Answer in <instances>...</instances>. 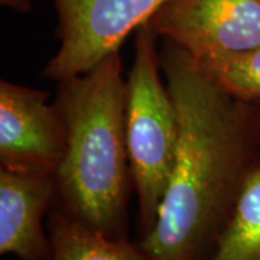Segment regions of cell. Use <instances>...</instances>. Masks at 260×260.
Masks as SVG:
<instances>
[{
  "label": "cell",
  "instance_id": "obj_3",
  "mask_svg": "<svg viewBox=\"0 0 260 260\" xmlns=\"http://www.w3.org/2000/svg\"><path fill=\"white\" fill-rule=\"evenodd\" d=\"M158 38L148 23L136 30L133 65L126 78V138L142 236L156 221L179 142L177 104L162 80Z\"/></svg>",
  "mask_w": 260,
  "mask_h": 260
},
{
  "label": "cell",
  "instance_id": "obj_11",
  "mask_svg": "<svg viewBox=\"0 0 260 260\" xmlns=\"http://www.w3.org/2000/svg\"><path fill=\"white\" fill-rule=\"evenodd\" d=\"M0 3L18 13H28L32 10V0H0Z\"/></svg>",
  "mask_w": 260,
  "mask_h": 260
},
{
  "label": "cell",
  "instance_id": "obj_1",
  "mask_svg": "<svg viewBox=\"0 0 260 260\" xmlns=\"http://www.w3.org/2000/svg\"><path fill=\"white\" fill-rule=\"evenodd\" d=\"M162 73L179 142L156 221L139 244L152 260H207L260 152L250 106L223 91L198 59L162 39Z\"/></svg>",
  "mask_w": 260,
  "mask_h": 260
},
{
  "label": "cell",
  "instance_id": "obj_12",
  "mask_svg": "<svg viewBox=\"0 0 260 260\" xmlns=\"http://www.w3.org/2000/svg\"><path fill=\"white\" fill-rule=\"evenodd\" d=\"M251 110V120H253V126H254V132L260 143V103L256 104H249Z\"/></svg>",
  "mask_w": 260,
  "mask_h": 260
},
{
  "label": "cell",
  "instance_id": "obj_5",
  "mask_svg": "<svg viewBox=\"0 0 260 260\" xmlns=\"http://www.w3.org/2000/svg\"><path fill=\"white\" fill-rule=\"evenodd\" d=\"M148 25L198 61L260 47V0H169Z\"/></svg>",
  "mask_w": 260,
  "mask_h": 260
},
{
  "label": "cell",
  "instance_id": "obj_9",
  "mask_svg": "<svg viewBox=\"0 0 260 260\" xmlns=\"http://www.w3.org/2000/svg\"><path fill=\"white\" fill-rule=\"evenodd\" d=\"M207 260H260V152Z\"/></svg>",
  "mask_w": 260,
  "mask_h": 260
},
{
  "label": "cell",
  "instance_id": "obj_2",
  "mask_svg": "<svg viewBox=\"0 0 260 260\" xmlns=\"http://www.w3.org/2000/svg\"><path fill=\"white\" fill-rule=\"evenodd\" d=\"M67 129L54 207L110 237H126L130 171L127 80L120 52L58 83Z\"/></svg>",
  "mask_w": 260,
  "mask_h": 260
},
{
  "label": "cell",
  "instance_id": "obj_6",
  "mask_svg": "<svg viewBox=\"0 0 260 260\" xmlns=\"http://www.w3.org/2000/svg\"><path fill=\"white\" fill-rule=\"evenodd\" d=\"M65 138L62 112L47 91L2 80L0 168L56 177Z\"/></svg>",
  "mask_w": 260,
  "mask_h": 260
},
{
  "label": "cell",
  "instance_id": "obj_8",
  "mask_svg": "<svg viewBox=\"0 0 260 260\" xmlns=\"http://www.w3.org/2000/svg\"><path fill=\"white\" fill-rule=\"evenodd\" d=\"M52 260H152L127 237H110L52 207L48 215Z\"/></svg>",
  "mask_w": 260,
  "mask_h": 260
},
{
  "label": "cell",
  "instance_id": "obj_4",
  "mask_svg": "<svg viewBox=\"0 0 260 260\" xmlns=\"http://www.w3.org/2000/svg\"><path fill=\"white\" fill-rule=\"evenodd\" d=\"M169 0H54L59 47L42 77L64 81L119 52L130 34L148 23Z\"/></svg>",
  "mask_w": 260,
  "mask_h": 260
},
{
  "label": "cell",
  "instance_id": "obj_10",
  "mask_svg": "<svg viewBox=\"0 0 260 260\" xmlns=\"http://www.w3.org/2000/svg\"><path fill=\"white\" fill-rule=\"evenodd\" d=\"M200 64L214 83L236 100L246 104L260 103V47Z\"/></svg>",
  "mask_w": 260,
  "mask_h": 260
},
{
  "label": "cell",
  "instance_id": "obj_7",
  "mask_svg": "<svg viewBox=\"0 0 260 260\" xmlns=\"http://www.w3.org/2000/svg\"><path fill=\"white\" fill-rule=\"evenodd\" d=\"M56 200V177L0 168V254L52 260L44 215Z\"/></svg>",
  "mask_w": 260,
  "mask_h": 260
}]
</instances>
